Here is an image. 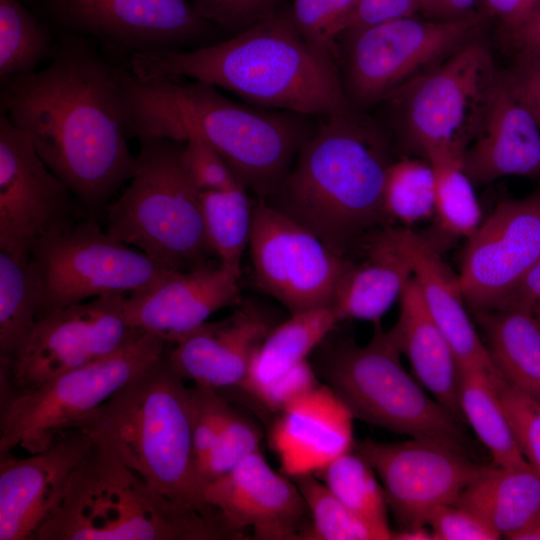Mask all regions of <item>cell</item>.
Wrapping results in <instances>:
<instances>
[{
  "label": "cell",
  "instance_id": "obj_1",
  "mask_svg": "<svg viewBox=\"0 0 540 540\" xmlns=\"http://www.w3.org/2000/svg\"><path fill=\"white\" fill-rule=\"evenodd\" d=\"M1 112L90 219L134 172L119 68L85 37L63 34L46 68L2 79Z\"/></svg>",
  "mask_w": 540,
  "mask_h": 540
},
{
  "label": "cell",
  "instance_id": "obj_2",
  "mask_svg": "<svg viewBox=\"0 0 540 540\" xmlns=\"http://www.w3.org/2000/svg\"><path fill=\"white\" fill-rule=\"evenodd\" d=\"M129 64L141 78L188 77L226 89L252 105L298 115L327 116L351 108L339 59L301 35L290 7L229 39L187 51L134 53Z\"/></svg>",
  "mask_w": 540,
  "mask_h": 540
},
{
  "label": "cell",
  "instance_id": "obj_3",
  "mask_svg": "<svg viewBox=\"0 0 540 540\" xmlns=\"http://www.w3.org/2000/svg\"><path fill=\"white\" fill-rule=\"evenodd\" d=\"M119 78L128 139L182 142L192 129L261 199L278 192L308 137L298 120L232 101L201 81L141 78L122 68Z\"/></svg>",
  "mask_w": 540,
  "mask_h": 540
},
{
  "label": "cell",
  "instance_id": "obj_4",
  "mask_svg": "<svg viewBox=\"0 0 540 540\" xmlns=\"http://www.w3.org/2000/svg\"><path fill=\"white\" fill-rule=\"evenodd\" d=\"M391 162L372 121L353 108L327 115L302 144L271 204L346 256L367 233L390 224L383 186Z\"/></svg>",
  "mask_w": 540,
  "mask_h": 540
},
{
  "label": "cell",
  "instance_id": "obj_5",
  "mask_svg": "<svg viewBox=\"0 0 540 540\" xmlns=\"http://www.w3.org/2000/svg\"><path fill=\"white\" fill-rule=\"evenodd\" d=\"M166 353L76 429L114 453L154 490L217 520L203 501L194 460L191 389L169 367Z\"/></svg>",
  "mask_w": 540,
  "mask_h": 540
},
{
  "label": "cell",
  "instance_id": "obj_6",
  "mask_svg": "<svg viewBox=\"0 0 540 540\" xmlns=\"http://www.w3.org/2000/svg\"><path fill=\"white\" fill-rule=\"evenodd\" d=\"M233 539L219 522L154 490L114 453L93 443L37 540Z\"/></svg>",
  "mask_w": 540,
  "mask_h": 540
},
{
  "label": "cell",
  "instance_id": "obj_7",
  "mask_svg": "<svg viewBox=\"0 0 540 540\" xmlns=\"http://www.w3.org/2000/svg\"><path fill=\"white\" fill-rule=\"evenodd\" d=\"M134 172L105 208L106 232L168 271H187L215 256L206 237L199 191L182 161V142L139 139Z\"/></svg>",
  "mask_w": 540,
  "mask_h": 540
},
{
  "label": "cell",
  "instance_id": "obj_8",
  "mask_svg": "<svg viewBox=\"0 0 540 540\" xmlns=\"http://www.w3.org/2000/svg\"><path fill=\"white\" fill-rule=\"evenodd\" d=\"M323 352L316 372L354 418L468 452L462 422L406 371L401 353L380 323L367 344L345 340Z\"/></svg>",
  "mask_w": 540,
  "mask_h": 540
},
{
  "label": "cell",
  "instance_id": "obj_9",
  "mask_svg": "<svg viewBox=\"0 0 540 540\" xmlns=\"http://www.w3.org/2000/svg\"><path fill=\"white\" fill-rule=\"evenodd\" d=\"M168 343L138 329L109 355L23 393L0 395V453L43 451L165 355Z\"/></svg>",
  "mask_w": 540,
  "mask_h": 540
},
{
  "label": "cell",
  "instance_id": "obj_10",
  "mask_svg": "<svg viewBox=\"0 0 540 540\" xmlns=\"http://www.w3.org/2000/svg\"><path fill=\"white\" fill-rule=\"evenodd\" d=\"M482 12L454 21L403 17L342 32L339 68L351 108L387 100L479 36Z\"/></svg>",
  "mask_w": 540,
  "mask_h": 540
},
{
  "label": "cell",
  "instance_id": "obj_11",
  "mask_svg": "<svg viewBox=\"0 0 540 540\" xmlns=\"http://www.w3.org/2000/svg\"><path fill=\"white\" fill-rule=\"evenodd\" d=\"M499 75L491 51L476 37L407 83L387 99L404 141L423 158L433 150L463 155L483 123Z\"/></svg>",
  "mask_w": 540,
  "mask_h": 540
},
{
  "label": "cell",
  "instance_id": "obj_12",
  "mask_svg": "<svg viewBox=\"0 0 540 540\" xmlns=\"http://www.w3.org/2000/svg\"><path fill=\"white\" fill-rule=\"evenodd\" d=\"M30 256L41 285L38 320L102 295L146 290L174 272L112 237L93 219L43 236Z\"/></svg>",
  "mask_w": 540,
  "mask_h": 540
},
{
  "label": "cell",
  "instance_id": "obj_13",
  "mask_svg": "<svg viewBox=\"0 0 540 540\" xmlns=\"http://www.w3.org/2000/svg\"><path fill=\"white\" fill-rule=\"evenodd\" d=\"M127 295H102L38 320L10 361L0 365V395L28 392L121 347L138 330L125 317Z\"/></svg>",
  "mask_w": 540,
  "mask_h": 540
},
{
  "label": "cell",
  "instance_id": "obj_14",
  "mask_svg": "<svg viewBox=\"0 0 540 540\" xmlns=\"http://www.w3.org/2000/svg\"><path fill=\"white\" fill-rule=\"evenodd\" d=\"M249 248L257 287L291 315L332 307L346 256L265 199L253 204Z\"/></svg>",
  "mask_w": 540,
  "mask_h": 540
},
{
  "label": "cell",
  "instance_id": "obj_15",
  "mask_svg": "<svg viewBox=\"0 0 540 540\" xmlns=\"http://www.w3.org/2000/svg\"><path fill=\"white\" fill-rule=\"evenodd\" d=\"M374 469L399 529L427 527L438 508L454 504L488 466L447 444L421 438L357 441L353 448Z\"/></svg>",
  "mask_w": 540,
  "mask_h": 540
},
{
  "label": "cell",
  "instance_id": "obj_16",
  "mask_svg": "<svg viewBox=\"0 0 540 540\" xmlns=\"http://www.w3.org/2000/svg\"><path fill=\"white\" fill-rule=\"evenodd\" d=\"M64 34L95 37L134 53L180 50L203 40L213 24L186 0H38Z\"/></svg>",
  "mask_w": 540,
  "mask_h": 540
},
{
  "label": "cell",
  "instance_id": "obj_17",
  "mask_svg": "<svg viewBox=\"0 0 540 540\" xmlns=\"http://www.w3.org/2000/svg\"><path fill=\"white\" fill-rule=\"evenodd\" d=\"M75 199L30 140L1 112L0 250L30 255L37 240L77 222Z\"/></svg>",
  "mask_w": 540,
  "mask_h": 540
},
{
  "label": "cell",
  "instance_id": "obj_18",
  "mask_svg": "<svg viewBox=\"0 0 540 540\" xmlns=\"http://www.w3.org/2000/svg\"><path fill=\"white\" fill-rule=\"evenodd\" d=\"M540 259V184L500 202L468 237L459 280L473 313L499 309Z\"/></svg>",
  "mask_w": 540,
  "mask_h": 540
},
{
  "label": "cell",
  "instance_id": "obj_19",
  "mask_svg": "<svg viewBox=\"0 0 540 540\" xmlns=\"http://www.w3.org/2000/svg\"><path fill=\"white\" fill-rule=\"evenodd\" d=\"M204 503L233 537L251 529L256 539H300L309 513L295 482L277 473L260 450L205 486Z\"/></svg>",
  "mask_w": 540,
  "mask_h": 540
},
{
  "label": "cell",
  "instance_id": "obj_20",
  "mask_svg": "<svg viewBox=\"0 0 540 540\" xmlns=\"http://www.w3.org/2000/svg\"><path fill=\"white\" fill-rule=\"evenodd\" d=\"M92 445L75 428L28 457L0 453V540H37L42 526L61 506L74 470Z\"/></svg>",
  "mask_w": 540,
  "mask_h": 540
},
{
  "label": "cell",
  "instance_id": "obj_21",
  "mask_svg": "<svg viewBox=\"0 0 540 540\" xmlns=\"http://www.w3.org/2000/svg\"><path fill=\"white\" fill-rule=\"evenodd\" d=\"M240 275L219 261L174 271L153 287L127 295L126 320L173 345L218 310L239 304Z\"/></svg>",
  "mask_w": 540,
  "mask_h": 540
},
{
  "label": "cell",
  "instance_id": "obj_22",
  "mask_svg": "<svg viewBox=\"0 0 540 540\" xmlns=\"http://www.w3.org/2000/svg\"><path fill=\"white\" fill-rule=\"evenodd\" d=\"M254 305H242L221 321H206L168 349L172 371L184 381L221 391L240 387L254 353L273 328Z\"/></svg>",
  "mask_w": 540,
  "mask_h": 540
},
{
  "label": "cell",
  "instance_id": "obj_23",
  "mask_svg": "<svg viewBox=\"0 0 540 540\" xmlns=\"http://www.w3.org/2000/svg\"><path fill=\"white\" fill-rule=\"evenodd\" d=\"M354 416L327 385L320 384L278 413L269 444L289 478L316 473L354 448Z\"/></svg>",
  "mask_w": 540,
  "mask_h": 540
},
{
  "label": "cell",
  "instance_id": "obj_24",
  "mask_svg": "<svg viewBox=\"0 0 540 540\" xmlns=\"http://www.w3.org/2000/svg\"><path fill=\"white\" fill-rule=\"evenodd\" d=\"M462 164L474 185L508 176L540 177V127L507 72H500L488 111Z\"/></svg>",
  "mask_w": 540,
  "mask_h": 540
},
{
  "label": "cell",
  "instance_id": "obj_25",
  "mask_svg": "<svg viewBox=\"0 0 540 540\" xmlns=\"http://www.w3.org/2000/svg\"><path fill=\"white\" fill-rule=\"evenodd\" d=\"M352 253L358 257L346 256L332 308L340 322L380 323L413 277L406 227L380 226L362 237Z\"/></svg>",
  "mask_w": 540,
  "mask_h": 540
},
{
  "label": "cell",
  "instance_id": "obj_26",
  "mask_svg": "<svg viewBox=\"0 0 540 540\" xmlns=\"http://www.w3.org/2000/svg\"><path fill=\"white\" fill-rule=\"evenodd\" d=\"M406 243L424 303L447 338L459 367L474 365L497 371L468 314L459 275L449 268L431 239L406 227Z\"/></svg>",
  "mask_w": 540,
  "mask_h": 540
},
{
  "label": "cell",
  "instance_id": "obj_27",
  "mask_svg": "<svg viewBox=\"0 0 540 540\" xmlns=\"http://www.w3.org/2000/svg\"><path fill=\"white\" fill-rule=\"evenodd\" d=\"M399 314L388 334L412 368L413 376L460 422V370L454 352L429 313L412 277L399 298Z\"/></svg>",
  "mask_w": 540,
  "mask_h": 540
},
{
  "label": "cell",
  "instance_id": "obj_28",
  "mask_svg": "<svg viewBox=\"0 0 540 540\" xmlns=\"http://www.w3.org/2000/svg\"><path fill=\"white\" fill-rule=\"evenodd\" d=\"M511 539L540 515V475L530 466L487 469L470 482L456 502Z\"/></svg>",
  "mask_w": 540,
  "mask_h": 540
},
{
  "label": "cell",
  "instance_id": "obj_29",
  "mask_svg": "<svg viewBox=\"0 0 540 540\" xmlns=\"http://www.w3.org/2000/svg\"><path fill=\"white\" fill-rule=\"evenodd\" d=\"M498 373L540 402V314L521 308L474 313Z\"/></svg>",
  "mask_w": 540,
  "mask_h": 540
},
{
  "label": "cell",
  "instance_id": "obj_30",
  "mask_svg": "<svg viewBox=\"0 0 540 540\" xmlns=\"http://www.w3.org/2000/svg\"><path fill=\"white\" fill-rule=\"evenodd\" d=\"M339 322L332 307L292 314L267 334L254 353L248 376L239 388L249 392L307 360Z\"/></svg>",
  "mask_w": 540,
  "mask_h": 540
},
{
  "label": "cell",
  "instance_id": "obj_31",
  "mask_svg": "<svg viewBox=\"0 0 540 540\" xmlns=\"http://www.w3.org/2000/svg\"><path fill=\"white\" fill-rule=\"evenodd\" d=\"M462 417L488 449L499 467H525V459L495 384L498 371L468 365L459 367Z\"/></svg>",
  "mask_w": 540,
  "mask_h": 540
},
{
  "label": "cell",
  "instance_id": "obj_32",
  "mask_svg": "<svg viewBox=\"0 0 540 540\" xmlns=\"http://www.w3.org/2000/svg\"><path fill=\"white\" fill-rule=\"evenodd\" d=\"M41 285L30 255L0 250V365L17 352L38 321Z\"/></svg>",
  "mask_w": 540,
  "mask_h": 540
},
{
  "label": "cell",
  "instance_id": "obj_33",
  "mask_svg": "<svg viewBox=\"0 0 540 540\" xmlns=\"http://www.w3.org/2000/svg\"><path fill=\"white\" fill-rule=\"evenodd\" d=\"M208 243L218 261L241 274V260L249 246L253 204L241 181L223 189L199 193Z\"/></svg>",
  "mask_w": 540,
  "mask_h": 540
},
{
  "label": "cell",
  "instance_id": "obj_34",
  "mask_svg": "<svg viewBox=\"0 0 540 540\" xmlns=\"http://www.w3.org/2000/svg\"><path fill=\"white\" fill-rule=\"evenodd\" d=\"M58 43L51 28L19 0H0V79L29 74L52 59Z\"/></svg>",
  "mask_w": 540,
  "mask_h": 540
},
{
  "label": "cell",
  "instance_id": "obj_35",
  "mask_svg": "<svg viewBox=\"0 0 540 540\" xmlns=\"http://www.w3.org/2000/svg\"><path fill=\"white\" fill-rule=\"evenodd\" d=\"M462 157L447 150H433L424 156L434 171L435 214L440 229L468 238L481 224L482 210Z\"/></svg>",
  "mask_w": 540,
  "mask_h": 540
},
{
  "label": "cell",
  "instance_id": "obj_36",
  "mask_svg": "<svg viewBox=\"0 0 540 540\" xmlns=\"http://www.w3.org/2000/svg\"><path fill=\"white\" fill-rule=\"evenodd\" d=\"M351 511L373 526L393 533L382 484L371 465L354 449L314 473Z\"/></svg>",
  "mask_w": 540,
  "mask_h": 540
},
{
  "label": "cell",
  "instance_id": "obj_37",
  "mask_svg": "<svg viewBox=\"0 0 540 540\" xmlns=\"http://www.w3.org/2000/svg\"><path fill=\"white\" fill-rule=\"evenodd\" d=\"M291 479L303 496L312 518L300 539H392V533L373 526L345 506L315 474H303Z\"/></svg>",
  "mask_w": 540,
  "mask_h": 540
},
{
  "label": "cell",
  "instance_id": "obj_38",
  "mask_svg": "<svg viewBox=\"0 0 540 540\" xmlns=\"http://www.w3.org/2000/svg\"><path fill=\"white\" fill-rule=\"evenodd\" d=\"M383 207L390 221L404 227L435 214V177L427 159L403 157L392 161L383 186Z\"/></svg>",
  "mask_w": 540,
  "mask_h": 540
},
{
  "label": "cell",
  "instance_id": "obj_39",
  "mask_svg": "<svg viewBox=\"0 0 540 540\" xmlns=\"http://www.w3.org/2000/svg\"><path fill=\"white\" fill-rule=\"evenodd\" d=\"M260 441L261 433L257 426L230 406L212 450L200 471L202 494L206 485L259 451Z\"/></svg>",
  "mask_w": 540,
  "mask_h": 540
},
{
  "label": "cell",
  "instance_id": "obj_40",
  "mask_svg": "<svg viewBox=\"0 0 540 540\" xmlns=\"http://www.w3.org/2000/svg\"><path fill=\"white\" fill-rule=\"evenodd\" d=\"M495 384L518 445L540 475V402L514 388L499 373Z\"/></svg>",
  "mask_w": 540,
  "mask_h": 540
},
{
  "label": "cell",
  "instance_id": "obj_41",
  "mask_svg": "<svg viewBox=\"0 0 540 540\" xmlns=\"http://www.w3.org/2000/svg\"><path fill=\"white\" fill-rule=\"evenodd\" d=\"M181 156L199 192L223 189L239 181L220 154L192 129L185 130Z\"/></svg>",
  "mask_w": 540,
  "mask_h": 540
},
{
  "label": "cell",
  "instance_id": "obj_42",
  "mask_svg": "<svg viewBox=\"0 0 540 540\" xmlns=\"http://www.w3.org/2000/svg\"><path fill=\"white\" fill-rule=\"evenodd\" d=\"M190 389L193 399V454L199 478L230 406L219 392L211 388L194 385Z\"/></svg>",
  "mask_w": 540,
  "mask_h": 540
},
{
  "label": "cell",
  "instance_id": "obj_43",
  "mask_svg": "<svg viewBox=\"0 0 540 540\" xmlns=\"http://www.w3.org/2000/svg\"><path fill=\"white\" fill-rule=\"evenodd\" d=\"M296 28L315 48L339 59V19L331 0H291Z\"/></svg>",
  "mask_w": 540,
  "mask_h": 540
},
{
  "label": "cell",
  "instance_id": "obj_44",
  "mask_svg": "<svg viewBox=\"0 0 540 540\" xmlns=\"http://www.w3.org/2000/svg\"><path fill=\"white\" fill-rule=\"evenodd\" d=\"M283 0H192L197 13L214 26L237 34L269 17Z\"/></svg>",
  "mask_w": 540,
  "mask_h": 540
},
{
  "label": "cell",
  "instance_id": "obj_45",
  "mask_svg": "<svg viewBox=\"0 0 540 540\" xmlns=\"http://www.w3.org/2000/svg\"><path fill=\"white\" fill-rule=\"evenodd\" d=\"M320 384L315 368L307 359L248 393L278 414Z\"/></svg>",
  "mask_w": 540,
  "mask_h": 540
},
{
  "label": "cell",
  "instance_id": "obj_46",
  "mask_svg": "<svg viewBox=\"0 0 540 540\" xmlns=\"http://www.w3.org/2000/svg\"><path fill=\"white\" fill-rule=\"evenodd\" d=\"M434 540H498L501 535L476 513L449 504L435 510L427 521Z\"/></svg>",
  "mask_w": 540,
  "mask_h": 540
},
{
  "label": "cell",
  "instance_id": "obj_47",
  "mask_svg": "<svg viewBox=\"0 0 540 540\" xmlns=\"http://www.w3.org/2000/svg\"><path fill=\"white\" fill-rule=\"evenodd\" d=\"M419 11L420 0H357L342 32L414 16Z\"/></svg>",
  "mask_w": 540,
  "mask_h": 540
},
{
  "label": "cell",
  "instance_id": "obj_48",
  "mask_svg": "<svg viewBox=\"0 0 540 540\" xmlns=\"http://www.w3.org/2000/svg\"><path fill=\"white\" fill-rule=\"evenodd\" d=\"M507 73L516 94L540 127V58L517 56L515 66Z\"/></svg>",
  "mask_w": 540,
  "mask_h": 540
},
{
  "label": "cell",
  "instance_id": "obj_49",
  "mask_svg": "<svg viewBox=\"0 0 540 540\" xmlns=\"http://www.w3.org/2000/svg\"><path fill=\"white\" fill-rule=\"evenodd\" d=\"M482 13L496 20L505 33L524 24L539 8L540 0H480Z\"/></svg>",
  "mask_w": 540,
  "mask_h": 540
},
{
  "label": "cell",
  "instance_id": "obj_50",
  "mask_svg": "<svg viewBox=\"0 0 540 540\" xmlns=\"http://www.w3.org/2000/svg\"><path fill=\"white\" fill-rule=\"evenodd\" d=\"M504 308L540 310V259L508 295L499 309Z\"/></svg>",
  "mask_w": 540,
  "mask_h": 540
},
{
  "label": "cell",
  "instance_id": "obj_51",
  "mask_svg": "<svg viewBox=\"0 0 540 540\" xmlns=\"http://www.w3.org/2000/svg\"><path fill=\"white\" fill-rule=\"evenodd\" d=\"M480 0H420V12L427 18L454 21L475 14Z\"/></svg>",
  "mask_w": 540,
  "mask_h": 540
},
{
  "label": "cell",
  "instance_id": "obj_52",
  "mask_svg": "<svg viewBox=\"0 0 540 540\" xmlns=\"http://www.w3.org/2000/svg\"><path fill=\"white\" fill-rule=\"evenodd\" d=\"M517 56L540 58V8L520 27L505 33Z\"/></svg>",
  "mask_w": 540,
  "mask_h": 540
},
{
  "label": "cell",
  "instance_id": "obj_53",
  "mask_svg": "<svg viewBox=\"0 0 540 540\" xmlns=\"http://www.w3.org/2000/svg\"><path fill=\"white\" fill-rule=\"evenodd\" d=\"M392 539L396 540H434L431 530L426 527L399 529L393 531Z\"/></svg>",
  "mask_w": 540,
  "mask_h": 540
},
{
  "label": "cell",
  "instance_id": "obj_54",
  "mask_svg": "<svg viewBox=\"0 0 540 540\" xmlns=\"http://www.w3.org/2000/svg\"><path fill=\"white\" fill-rule=\"evenodd\" d=\"M356 1L357 0H331L339 19L340 34L342 32L344 22L356 4Z\"/></svg>",
  "mask_w": 540,
  "mask_h": 540
},
{
  "label": "cell",
  "instance_id": "obj_55",
  "mask_svg": "<svg viewBox=\"0 0 540 540\" xmlns=\"http://www.w3.org/2000/svg\"><path fill=\"white\" fill-rule=\"evenodd\" d=\"M513 540H540V515Z\"/></svg>",
  "mask_w": 540,
  "mask_h": 540
},
{
  "label": "cell",
  "instance_id": "obj_56",
  "mask_svg": "<svg viewBox=\"0 0 540 540\" xmlns=\"http://www.w3.org/2000/svg\"><path fill=\"white\" fill-rule=\"evenodd\" d=\"M536 312H538V313L540 314V310H539V311H536Z\"/></svg>",
  "mask_w": 540,
  "mask_h": 540
}]
</instances>
